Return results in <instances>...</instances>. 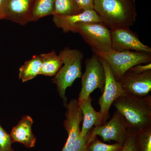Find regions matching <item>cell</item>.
<instances>
[{
	"instance_id": "obj_17",
	"label": "cell",
	"mask_w": 151,
	"mask_h": 151,
	"mask_svg": "<svg viewBox=\"0 0 151 151\" xmlns=\"http://www.w3.org/2000/svg\"><path fill=\"white\" fill-rule=\"evenodd\" d=\"M41 60L39 55H34L31 59L25 61L19 69V78L22 82L32 80L40 75Z\"/></svg>"
},
{
	"instance_id": "obj_18",
	"label": "cell",
	"mask_w": 151,
	"mask_h": 151,
	"mask_svg": "<svg viewBox=\"0 0 151 151\" xmlns=\"http://www.w3.org/2000/svg\"><path fill=\"white\" fill-rule=\"evenodd\" d=\"M55 0H35L30 14L29 22H35L54 13Z\"/></svg>"
},
{
	"instance_id": "obj_2",
	"label": "cell",
	"mask_w": 151,
	"mask_h": 151,
	"mask_svg": "<svg viewBox=\"0 0 151 151\" xmlns=\"http://www.w3.org/2000/svg\"><path fill=\"white\" fill-rule=\"evenodd\" d=\"M130 128L137 131L151 125V96L138 97L125 94L113 103Z\"/></svg>"
},
{
	"instance_id": "obj_19",
	"label": "cell",
	"mask_w": 151,
	"mask_h": 151,
	"mask_svg": "<svg viewBox=\"0 0 151 151\" xmlns=\"http://www.w3.org/2000/svg\"><path fill=\"white\" fill-rule=\"evenodd\" d=\"M135 140L138 151H151V125L136 131Z\"/></svg>"
},
{
	"instance_id": "obj_8",
	"label": "cell",
	"mask_w": 151,
	"mask_h": 151,
	"mask_svg": "<svg viewBox=\"0 0 151 151\" xmlns=\"http://www.w3.org/2000/svg\"><path fill=\"white\" fill-rule=\"evenodd\" d=\"M129 128L124 116L116 110L109 122L93 128L88 140L99 136L104 142L113 141L123 144L126 140Z\"/></svg>"
},
{
	"instance_id": "obj_23",
	"label": "cell",
	"mask_w": 151,
	"mask_h": 151,
	"mask_svg": "<svg viewBox=\"0 0 151 151\" xmlns=\"http://www.w3.org/2000/svg\"><path fill=\"white\" fill-rule=\"evenodd\" d=\"M135 132L134 129L129 128L127 137L120 151H138L135 143Z\"/></svg>"
},
{
	"instance_id": "obj_5",
	"label": "cell",
	"mask_w": 151,
	"mask_h": 151,
	"mask_svg": "<svg viewBox=\"0 0 151 151\" xmlns=\"http://www.w3.org/2000/svg\"><path fill=\"white\" fill-rule=\"evenodd\" d=\"M65 108V119L63 126L68 137L61 151H85L89 137H83L81 135L80 124L83 115L78 100L72 99Z\"/></svg>"
},
{
	"instance_id": "obj_14",
	"label": "cell",
	"mask_w": 151,
	"mask_h": 151,
	"mask_svg": "<svg viewBox=\"0 0 151 151\" xmlns=\"http://www.w3.org/2000/svg\"><path fill=\"white\" fill-rule=\"evenodd\" d=\"M33 122L30 116L27 115L22 117L10 134L13 143H21L28 149L35 147L37 138L32 132Z\"/></svg>"
},
{
	"instance_id": "obj_1",
	"label": "cell",
	"mask_w": 151,
	"mask_h": 151,
	"mask_svg": "<svg viewBox=\"0 0 151 151\" xmlns=\"http://www.w3.org/2000/svg\"><path fill=\"white\" fill-rule=\"evenodd\" d=\"M94 10L110 29L130 27L136 21L135 0H94Z\"/></svg>"
},
{
	"instance_id": "obj_3",
	"label": "cell",
	"mask_w": 151,
	"mask_h": 151,
	"mask_svg": "<svg viewBox=\"0 0 151 151\" xmlns=\"http://www.w3.org/2000/svg\"><path fill=\"white\" fill-rule=\"evenodd\" d=\"M59 55L62 60L63 65L52 81L56 86L58 92L65 107L67 104L66 89L72 86L75 80L81 78L82 75L84 54L79 50L66 47L60 52Z\"/></svg>"
},
{
	"instance_id": "obj_25",
	"label": "cell",
	"mask_w": 151,
	"mask_h": 151,
	"mask_svg": "<svg viewBox=\"0 0 151 151\" xmlns=\"http://www.w3.org/2000/svg\"><path fill=\"white\" fill-rule=\"evenodd\" d=\"M149 70H151V63H146L145 65L142 64L135 65L127 71L134 73H142Z\"/></svg>"
},
{
	"instance_id": "obj_4",
	"label": "cell",
	"mask_w": 151,
	"mask_h": 151,
	"mask_svg": "<svg viewBox=\"0 0 151 151\" xmlns=\"http://www.w3.org/2000/svg\"><path fill=\"white\" fill-rule=\"evenodd\" d=\"M94 54L105 60L111 68L115 78L122 76L131 68L151 61V53L132 51H108L92 50Z\"/></svg>"
},
{
	"instance_id": "obj_11",
	"label": "cell",
	"mask_w": 151,
	"mask_h": 151,
	"mask_svg": "<svg viewBox=\"0 0 151 151\" xmlns=\"http://www.w3.org/2000/svg\"><path fill=\"white\" fill-rule=\"evenodd\" d=\"M116 79L126 94L145 97L151 92V70L142 73L127 71L124 75Z\"/></svg>"
},
{
	"instance_id": "obj_16",
	"label": "cell",
	"mask_w": 151,
	"mask_h": 151,
	"mask_svg": "<svg viewBox=\"0 0 151 151\" xmlns=\"http://www.w3.org/2000/svg\"><path fill=\"white\" fill-rule=\"evenodd\" d=\"M39 55L42 62L40 75L54 76L63 65L62 60L59 55L53 50L48 53H41Z\"/></svg>"
},
{
	"instance_id": "obj_12",
	"label": "cell",
	"mask_w": 151,
	"mask_h": 151,
	"mask_svg": "<svg viewBox=\"0 0 151 151\" xmlns=\"http://www.w3.org/2000/svg\"><path fill=\"white\" fill-rule=\"evenodd\" d=\"M35 0H5L2 19L24 25L29 22L31 11Z\"/></svg>"
},
{
	"instance_id": "obj_24",
	"label": "cell",
	"mask_w": 151,
	"mask_h": 151,
	"mask_svg": "<svg viewBox=\"0 0 151 151\" xmlns=\"http://www.w3.org/2000/svg\"><path fill=\"white\" fill-rule=\"evenodd\" d=\"M80 12L94 10V0H74Z\"/></svg>"
},
{
	"instance_id": "obj_22",
	"label": "cell",
	"mask_w": 151,
	"mask_h": 151,
	"mask_svg": "<svg viewBox=\"0 0 151 151\" xmlns=\"http://www.w3.org/2000/svg\"><path fill=\"white\" fill-rule=\"evenodd\" d=\"M1 122L0 119V151H14L10 134L4 129Z\"/></svg>"
},
{
	"instance_id": "obj_26",
	"label": "cell",
	"mask_w": 151,
	"mask_h": 151,
	"mask_svg": "<svg viewBox=\"0 0 151 151\" xmlns=\"http://www.w3.org/2000/svg\"><path fill=\"white\" fill-rule=\"evenodd\" d=\"M4 2L5 0H0V20L2 19L3 9Z\"/></svg>"
},
{
	"instance_id": "obj_10",
	"label": "cell",
	"mask_w": 151,
	"mask_h": 151,
	"mask_svg": "<svg viewBox=\"0 0 151 151\" xmlns=\"http://www.w3.org/2000/svg\"><path fill=\"white\" fill-rule=\"evenodd\" d=\"M112 49L118 51H132L151 53V48L140 40L137 33L129 27L111 29Z\"/></svg>"
},
{
	"instance_id": "obj_7",
	"label": "cell",
	"mask_w": 151,
	"mask_h": 151,
	"mask_svg": "<svg viewBox=\"0 0 151 151\" xmlns=\"http://www.w3.org/2000/svg\"><path fill=\"white\" fill-rule=\"evenodd\" d=\"M72 32L78 33L92 50H112L111 30L102 22H83L76 25Z\"/></svg>"
},
{
	"instance_id": "obj_21",
	"label": "cell",
	"mask_w": 151,
	"mask_h": 151,
	"mask_svg": "<svg viewBox=\"0 0 151 151\" xmlns=\"http://www.w3.org/2000/svg\"><path fill=\"white\" fill-rule=\"evenodd\" d=\"M123 144L116 143L108 145L98 139L97 136L87 141L85 151H120Z\"/></svg>"
},
{
	"instance_id": "obj_15",
	"label": "cell",
	"mask_w": 151,
	"mask_h": 151,
	"mask_svg": "<svg viewBox=\"0 0 151 151\" xmlns=\"http://www.w3.org/2000/svg\"><path fill=\"white\" fill-rule=\"evenodd\" d=\"M92 98L89 96L87 100L78 104L83 115V124L81 129V135L83 137H90L94 127L104 124L100 112H97L92 104Z\"/></svg>"
},
{
	"instance_id": "obj_6",
	"label": "cell",
	"mask_w": 151,
	"mask_h": 151,
	"mask_svg": "<svg viewBox=\"0 0 151 151\" xmlns=\"http://www.w3.org/2000/svg\"><path fill=\"white\" fill-rule=\"evenodd\" d=\"M85 71L81 76V88L78 94V104L89 98L95 89L103 92L105 85V70L99 57L93 54L85 61Z\"/></svg>"
},
{
	"instance_id": "obj_20",
	"label": "cell",
	"mask_w": 151,
	"mask_h": 151,
	"mask_svg": "<svg viewBox=\"0 0 151 151\" xmlns=\"http://www.w3.org/2000/svg\"><path fill=\"white\" fill-rule=\"evenodd\" d=\"M80 12L74 0H55V1L53 15H70Z\"/></svg>"
},
{
	"instance_id": "obj_13",
	"label": "cell",
	"mask_w": 151,
	"mask_h": 151,
	"mask_svg": "<svg viewBox=\"0 0 151 151\" xmlns=\"http://www.w3.org/2000/svg\"><path fill=\"white\" fill-rule=\"evenodd\" d=\"M52 20L57 27L64 33L72 32L76 25L83 22H102L94 10L83 11L70 15H53Z\"/></svg>"
},
{
	"instance_id": "obj_9",
	"label": "cell",
	"mask_w": 151,
	"mask_h": 151,
	"mask_svg": "<svg viewBox=\"0 0 151 151\" xmlns=\"http://www.w3.org/2000/svg\"><path fill=\"white\" fill-rule=\"evenodd\" d=\"M99 58L104 67L105 75L103 94L100 96L98 102L100 108L99 112L102 115L105 124L110 116L109 111L111 105L117 98L126 93L113 75L108 63L102 58L99 57Z\"/></svg>"
}]
</instances>
